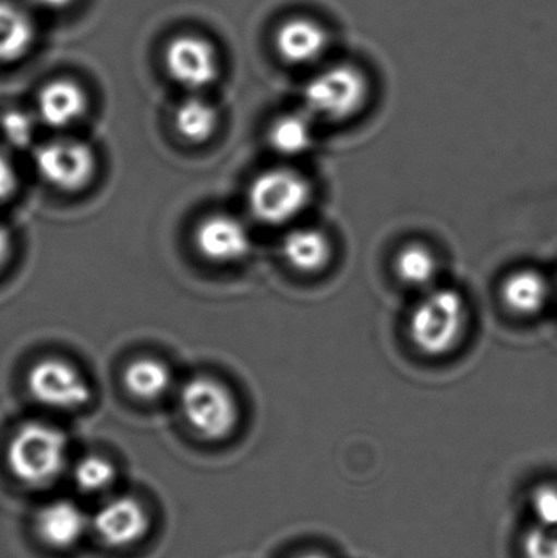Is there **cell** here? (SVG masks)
I'll list each match as a JSON object with an SVG mask.
<instances>
[{
	"label": "cell",
	"mask_w": 557,
	"mask_h": 558,
	"mask_svg": "<svg viewBox=\"0 0 557 558\" xmlns=\"http://www.w3.org/2000/svg\"><path fill=\"white\" fill-rule=\"evenodd\" d=\"M75 485L87 494L107 490L113 484L117 472L108 459L100 456H87L75 464L72 472Z\"/></svg>",
	"instance_id": "obj_21"
},
{
	"label": "cell",
	"mask_w": 557,
	"mask_h": 558,
	"mask_svg": "<svg viewBox=\"0 0 557 558\" xmlns=\"http://www.w3.org/2000/svg\"><path fill=\"white\" fill-rule=\"evenodd\" d=\"M395 274L409 288L427 291L438 277L437 257L427 245L412 242L396 254Z\"/></svg>",
	"instance_id": "obj_19"
},
{
	"label": "cell",
	"mask_w": 557,
	"mask_h": 558,
	"mask_svg": "<svg viewBox=\"0 0 557 558\" xmlns=\"http://www.w3.org/2000/svg\"><path fill=\"white\" fill-rule=\"evenodd\" d=\"M180 407L190 428L208 439L222 441L239 425V403L226 384L215 377H193L183 386Z\"/></svg>",
	"instance_id": "obj_5"
},
{
	"label": "cell",
	"mask_w": 557,
	"mask_h": 558,
	"mask_svg": "<svg viewBox=\"0 0 557 558\" xmlns=\"http://www.w3.org/2000/svg\"><path fill=\"white\" fill-rule=\"evenodd\" d=\"M26 386L33 399L48 409H82L92 397L90 387L78 369L58 357H46L36 363L28 371Z\"/></svg>",
	"instance_id": "obj_6"
},
{
	"label": "cell",
	"mask_w": 557,
	"mask_h": 558,
	"mask_svg": "<svg viewBox=\"0 0 557 558\" xmlns=\"http://www.w3.org/2000/svg\"><path fill=\"white\" fill-rule=\"evenodd\" d=\"M468 325V304L453 288L432 286L408 320L412 344L425 356L441 357L460 344Z\"/></svg>",
	"instance_id": "obj_1"
},
{
	"label": "cell",
	"mask_w": 557,
	"mask_h": 558,
	"mask_svg": "<svg viewBox=\"0 0 557 558\" xmlns=\"http://www.w3.org/2000/svg\"><path fill=\"white\" fill-rule=\"evenodd\" d=\"M280 252L287 265L303 275L326 270L334 254L329 238L314 228H296L288 232L281 241Z\"/></svg>",
	"instance_id": "obj_13"
},
{
	"label": "cell",
	"mask_w": 557,
	"mask_h": 558,
	"mask_svg": "<svg viewBox=\"0 0 557 558\" xmlns=\"http://www.w3.org/2000/svg\"><path fill=\"white\" fill-rule=\"evenodd\" d=\"M123 384L131 396L150 402L160 399L169 390L172 374L162 361L137 357L124 369Z\"/></svg>",
	"instance_id": "obj_17"
},
{
	"label": "cell",
	"mask_w": 557,
	"mask_h": 558,
	"mask_svg": "<svg viewBox=\"0 0 557 558\" xmlns=\"http://www.w3.org/2000/svg\"><path fill=\"white\" fill-rule=\"evenodd\" d=\"M549 282L533 268H520L504 278L500 298L504 305L520 317H533L548 304Z\"/></svg>",
	"instance_id": "obj_14"
},
{
	"label": "cell",
	"mask_w": 557,
	"mask_h": 558,
	"mask_svg": "<svg viewBox=\"0 0 557 558\" xmlns=\"http://www.w3.org/2000/svg\"><path fill=\"white\" fill-rule=\"evenodd\" d=\"M530 507L536 523L545 526L557 524V485L542 484L530 495Z\"/></svg>",
	"instance_id": "obj_23"
},
{
	"label": "cell",
	"mask_w": 557,
	"mask_h": 558,
	"mask_svg": "<svg viewBox=\"0 0 557 558\" xmlns=\"http://www.w3.org/2000/svg\"><path fill=\"white\" fill-rule=\"evenodd\" d=\"M313 202V186L306 177L288 167H274L255 177L247 203L257 221L284 226L296 221Z\"/></svg>",
	"instance_id": "obj_4"
},
{
	"label": "cell",
	"mask_w": 557,
	"mask_h": 558,
	"mask_svg": "<svg viewBox=\"0 0 557 558\" xmlns=\"http://www.w3.org/2000/svg\"><path fill=\"white\" fill-rule=\"evenodd\" d=\"M195 244L206 260L218 265L238 264L252 248L247 226L231 215H213L199 222Z\"/></svg>",
	"instance_id": "obj_10"
},
{
	"label": "cell",
	"mask_w": 557,
	"mask_h": 558,
	"mask_svg": "<svg viewBox=\"0 0 557 558\" xmlns=\"http://www.w3.org/2000/svg\"><path fill=\"white\" fill-rule=\"evenodd\" d=\"M33 2L38 3L43 9L61 10L71 5L74 0H33Z\"/></svg>",
	"instance_id": "obj_27"
},
{
	"label": "cell",
	"mask_w": 557,
	"mask_h": 558,
	"mask_svg": "<svg viewBox=\"0 0 557 558\" xmlns=\"http://www.w3.org/2000/svg\"><path fill=\"white\" fill-rule=\"evenodd\" d=\"M218 110L199 97L186 98L175 111V128L183 140L205 143L218 128Z\"/></svg>",
	"instance_id": "obj_20"
},
{
	"label": "cell",
	"mask_w": 557,
	"mask_h": 558,
	"mask_svg": "<svg viewBox=\"0 0 557 558\" xmlns=\"http://www.w3.org/2000/svg\"><path fill=\"white\" fill-rule=\"evenodd\" d=\"M166 65L170 77L189 90L209 87L219 75L218 51L202 36L173 38L167 46Z\"/></svg>",
	"instance_id": "obj_8"
},
{
	"label": "cell",
	"mask_w": 557,
	"mask_h": 558,
	"mask_svg": "<svg viewBox=\"0 0 557 558\" xmlns=\"http://www.w3.org/2000/svg\"><path fill=\"white\" fill-rule=\"evenodd\" d=\"M35 39L32 20L19 7L0 0V62H12L26 54Z\"/></svg>",
	"instance_id": "obj_18"
},
{
	"label": "cell",
	"mask_w": 557,
	"mask_h": 558,
	"mask_svg": "<svg viewBox=\"0 0 557 558\" xmlns=\"http://www.w3.org/2000/svg\"><path fill=\"white\" fill-rule=\"evenodd\" d=\"M368 98V77L350 62H337L320 69L303 92L304 111L316 121L329 123L352 120L362 113Z\"/></svg>",
	"instance_id": "obj_2"
},
{
	"label": "cell",
	"mask_w": 557,
	"mask_h": 558,
	"mask_svg": "<svg viewBox=\"0 0 557 558\" xmlns=\"http://www.w3.org/2000/svg\"><path fill=\"white\" fill-rule=\"evenodd\" d=\"M87 110V95L72 81L49 82L38 97L39 118L51 128H68Z\"/></svg>",
	"instance_id": "obj_15"
},
{
	"label": "cell",
	"mask_w": 557,
	"mask_h": 558,
	"mask_svg": "<svg viewBox=\"0 0 557 558\" xmlns=\"http://www.w3.org/2000/svg\"><path fill=\"white\" fill-rule=\"evenodd\" d=\"M3 136L12 146L26 147L32 143L33 120L29 114L19 110L7 111L0 121Z\"/></svg>",
	"instance_id": "obj_24"
},
{
	"label": "cell",
	"mask_w": 557,
	"mask_h": 558,
	"mask_svg": "<svg viewBox=\"0 0 557 558\" xmlns=\"http://www.w3.org/2000/svg\"><path fill=\"white\" fill-rule=\"evenodd\" d=\"M523 557L557 558V524L545 526L536 523L523 537Z\"/></svg>",
	"instance_id": "obj_22"
},
{
	"label": "cell",
	"mask_w": 557,
	"mask_h": 558,
	"mask_svg": "<svg viewBox=\"0 0 557 558\" xmlns=\"http://www.w3.org/2000/svg\"><path fill=\"white\" fill-rule=\"evenodd\" d=\"M35 166L49 185L75 192L94 177V150L78 141H52L36 150Z\"/></svg>",
	"instance_id": "obj_7"
},
{
	"label": "cell",
	"mask_w": 557,
	"mask_h": 558,
	"mask_svg": "<svg viewBox=\"0 0 557 558\" xmlns=\"http://www.w3.org/2000/svg\"><path fill=\"white\" fill-rule=\"evenodd\" d=\"M296 558H327V557L320 556V554H306V556H300Z\"/></svg>",
	"instance_id": "obj_28"
},
{
	"label": "cell",
	"mask_w": 557,
	"mask_h": 558,
	"mask_svg": "<svg viewBox=\"0 0 557 558\" xmlns=\"http://www.w3.org/2000/svg\"><path fill=\"white\" fill-rule=\"evenodd\" d=\"M10 255V235L5 229L0 228V267L5 264Z\"/></svg>",
	"instance_id": "obj_26"
},
{
	"label": "cell",
	"mask_w": 557,
	"mask_h": 558,
	"mask_svg": "<svg viewBox=\"0 0 557 558\" xmlns=\"http://www.w3.org/2000/svg\"><path fill=\"white\" fill-rule=\"evenodd\" d=\"M92 530L111 549L140 543L149 531V514L136 498L114 497L105 501L92 518Z\"/></svg>",
	"instance_id": "obj_9"
},
{
	"label": "cell",
	"mask_w": 557,
	"mask_h": 558,
	"mask_svg": "<svg viewBox=\"0 0 557 558\" xmlns=\"http://www.w3.org/2000/svg\"><path fill=\"white\" fill-rule=\"evenodd\" d=\"M329 33L323 23L310 16H291L275 32V49L291 65H311L329 49Z\"/></svg>",
	"instance_id": "obj_11"
},
{
	"label": "cell",
	"mask_w": 557,
	"mask_h": 558,
	"mask_svg": "<svg viewBox=\"0 0 557 558\" xmlns=\"http://www.w3.org/2000/svg\"><path fill=\"white\" fill-rule=\"evenodd\" d=\"M7 462L16 481L41 488L58 481L68 462V438L61 429L32 422L13 435Z\"/></svg>",
	"instance_id": "obj_3"
},
{
	"label": "cell",
	"mask_w": 557,
	"mask_h": 558,
	"mask_svg": "<svg viewBox=\"0 0 557 558\" xmlns=\"http://www.w3.org/2000/svg\"><path fill=\"white\" fill-rule=\"evenodd\" d=\"M314 120L306 111H293L278 117L268 130L271 149L284 157L303 156L313 147Z\"/></svg>",
	"instance_id": "obj_16"
},
{
	"label": "cell",
	"mask_w": 557,
	"mask_h": 558,
	"mask_svg": "<svg viewBox=\"0 0 557 558\" xmlns=\"http://www.w3.org/2000/svg\"><path fill=\"white\" fill-rule=\"evenodd\" d=\"M16 175L10 160L0 153V202L9 198L15 192Z\"/></svg>",
	"instance_id": "obj_25"
},
{
	"label": "cell",
	"mask_w": 557,
	"mask_h": 558,
	"mask_svg": "<svg viewBox=\"0 0 557 558\" xmlns=\"http://www.w3.org/2000/svg\"><path fill=\"white\" fill-rule=\"evenodd\" d=\"M87 530L84 511L68 500L45 505L36 513L35 533L51 549H69L75 546Z\"/></svg>",
	"instance_id": "obj_12"
}]
</instances>
